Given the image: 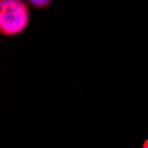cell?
Returning a JSON list of instances; mask_svg holds the SVG:
<instances>
[{
    "mask_svg": "<svg viewBox=\"0 0 148 148\" xmlns=\"http://www.w3.org/2000/svg\"><path fill=\"white\" fill-rule=\"evenodd\" d=\"M29 22V10L20 0H2L0 2V31L4 35L21 32Z\"/></svg>",
    "mask_w": 148,
    "mask_h": 148,
    "instance_id": "1",
    "label": "cell"
},
{
    "mask_svg": "<svg viewBox=\"0 0 148 148\" xmlns=\"http://www.w3.org/2000/svg\"><path fill=\"white\" fill-rule=\"evenodd\" d=\"M143 148H148V138L145 139V141L143 144Z\"/></svg>",
    "mask_w": 148,
    "mask_h": 148,
    "instance_id": "3",
    "label": "cell"
},
{
    "mask_svg": "<svg viewBox=\"0 0 148 148\" xmlns=\"http://www.w3.org/2000/svg\"><path fill=\"white\" fill-rule=\"evenodd\" d=\"M29 3L36 8H44L50 4V1H47V0H29Z\"/></svg>",
    "mask_w": 148,
    "mask_h": 148,
    "instance_id": "2",
    "label": "cell"
}]
</instances>
